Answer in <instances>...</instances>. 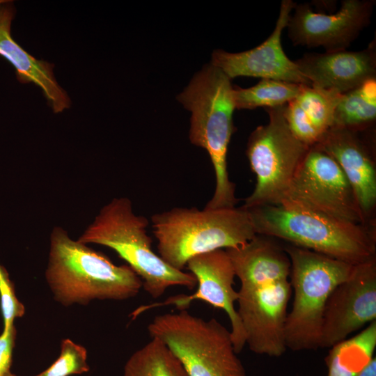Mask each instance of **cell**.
<instances>
[{"instance_id": "1", "label": "cell", "mask_w": 376, "mask_h": 376, "mask_svg": "<svg viewBox=\"0 0 376 376\" xmlns=\"http://www.w3.org/2000/svg\"><path fill=\"white\" fill-rule=\"evenodd\" d=\"M45 275L54 299L63 306H85L95 299L125 300L142 288L141 279L127 265L113 264L60 226L50 234Z\"/></svg>"}, {"instance_id": "2", "label": "cell", "mask_w": 376, "mask_h": 376, "mask_svg": "<svg viewBox=\"0 0 376 376\" xmlns=\"http://www.w3.org/2000/svg\"><path fill=\"white\" fill-rule=\"evenodd\" d=\"M177 100L191 113V143L206 150L214 167L215 189L205 207H235V186L227 169L235 109L231 79L219 68L207 64L194 75Z\"/></svg>"}, {"instance_id": "3", "label": "cell", "mask_w": 376, "mask_h": 376, "mask_svg": "<svg viewBox=\"0 0 376 376\" xmlns=\"http://www.w3.org/2000/svg\"><path fill=\"white\" fill-rule=\"evenodd\" d=\"M246 210L257 235L280 238L354 265L375 257V233L368 225L288 203Z\"/></svg>"}, {"instance_id": "4", "label": "cell", "mask_w": 376, "mask_h": 376, "mask_svg": "<svg viewBox=\"0 0 376 376\" xmlns=\"http://www.w3.org/2000/svg\"><path fill=\"white\" fill-rule=\"evenodd\" d=\"M159 256L182 270L194 256L242 246L257 235L249 212L241 207H175L153 214Z\"/></svg>"}, {"instance_id": "5", "label": "cell", "mask_w": 376, "mask_h": 376, "mask_svg": "<svg viewBox=\"0 0 376 376\" xmlns=\"http://www.w3.org/2000/svg\"><path fill=\"white\" fill-rule=\"evenodd\" d=\"M148 226L145 217L134 212L129 198H114L102 207L77 240L116 251L140 277L142 287L154 299L171 286L193 290L197 282L192 274L172 267L152 251Z\"/></svg>"}, {"instance_id": "6", "label": "cell", "mask_w": 376, "mask_h": 376, "mask_svg": "<svg viewBox=\"0 0 376 376\" xmlns=\"http://www.w3.org/2000/svg\"><path fill=\"white\" fill-rule=\"evenodd\" d=\"M284 251L291 264L290 285L294 290L285 325L286 347L294 352L315 350L320 347L327 299L350 276L354 265L292 244Z\"/></svg>"}, {"instance_id": "7", "label": "cell", "mask_w": 376, "mask_h": 376, "mask_svg": "<svg viewBox=\"0 0 376 376\" xmlns=\"http://www.w3.org/2000/svg\"><path fill=\"white\" fill-rule=\"evenodd\" d=\"M148 331L168 346L188 376H246L230 331L214 318L181 310L156 315Z\"/></svg>"}, {"instance_id": "8", "label": "cell", "mask_w": 376, "mask_h": 376, "mask_svg": "<svg viewBox=\"0 0 376 376\" xmlns=\"http://www.w3.org/2000/svg\"><path fill=\"white\" fill-rule=\"evenodd\" d=\"M283 106L266 109L269 121L251 134L246 156L256 176L244 208L280 205L310 147L292 133L283 114Z\"/></svg>"}, {"instance_id": "9", "label": "cell", "mask_w": 376, "mask_h": 376, "mask_svg": "<svg viewBox=\"0 0 376 376\" xmlns=\"http://www.w3.org/2000/svg\"><path fill=\"white\" fill-rule=\"evenodd\" d=\"M359 225H369L338 164L324 150L309 148L281 202Z\"/></svg>"}, {"instance_id": "10", "label": "cell", "mask_w": 376, "mask_h": 376, "mask_svg": "<svg viewBox=\"0 0 376 376\" xmlns=\"http://www.w3.org/2000/svg\"><path fill=\"white\" fill-rule=\"evenodd\" d=\"M187 268L196 279L198 288L190 295L180 294L171 296L163 301L141 306L133 313L134 317L150 309L174 306L179 311L187 310L191 302L201 300L224 310L231 326L230 336L235 351L240 353L246 345L244 331L235 308L238 292L233 288L235 274L230 259L224 249L204 253L190 258Z\"/></svg>"}, {"instance_id": "11", "label": "cell", "mask_w": 376, "mask_h": 376, "mask_svg": "<svg viewBox=\"0 0 376 376\" xmlns=\"http://www.w3.org/2000/svg\"><path fill=\"white\" fill-rule=\"evenodd\" d=\"M376 320V257L355 265L325 305L320 347H331Z\"/></svg>"}, {"instance_id": "12", "label": "cell", "mask_w": 376, "mask_h": 376, "mask_svg": "<svg viewBox=\"0 0 376 376\" xmlns=\"http://www.w3.org/2000/svg\"><path fill=\"white\" fill-rule=\"evenodd\" d=\"M288 280L251 289H240L237 314L246 345L258 354L279 357L286 351L285 325L292 293Z\"/></svg>"}, {"instance_id": "13", "label": "cell", "mask_w": 376, "mask_h": 376, "mask_svg": "<svg viewBox=\"0 0 376 376\" xmlns=\"http://www.w3.org/2000/svg\"><path fill=\"white\" fill-rule=\"evenodd\" d=\"M374 0H343L333 14L315 13L308 3H296L287 28L294 45L323 47L326 52L346 50L368 26Z\"/></svg>"}, {"instance_id": "14", "label": "cell", "mask_w": 376, "mask_h": 376, "mask_svg": "<svg viewBox=\"0 0 376 376\" xmlns=\"http://www.w3.org/2000/svg\"><path fill=\"white\" fill-rule=\"evenodd\" d=\"M295 5L292 0L281 1L275 28L260 45L237 53L215 49L212 54L211 64L221 70L230 79L252 77L311 85L295 61L287 56L281 45L283 30L287 26Z\"/></svg>"}, {"instance_id": "15", "label": "cell", "mask_w": 376, "mask_h": 376, "mask_svg": "<svg viewBox=\"0 0 376 376\" xmlns=\"http://www.w3.org/2000/svg\"><path fill=\"white\" fill-rule=\"evenodd\" d=\"M311 85L343 94L376 77V46L360 51L306 53L295 61Z\"/></svg>"}, {"instance_id": "16", "label": "cell", "mask_w": 376, "mask_h": 376, "mask_svg": "<svg viewBox=\"0 0 376 376\" xmlns=\"http://www.w3.org/2000/svg\"><path fill=\"white\" fill-rule=\"evenodd\" d=\"M357 132L333 126L315 145L338 164L368 220L376 205V171L368 147Z\"/></svg>"}, {"instance_id": "17", "label": "cell", "mask_w": 376, "mask_h": 376, "mask_svg": "<svg viewBox=\"0 0 376 376\" xmlns=\"http://www.w3.org/2000/svg\"><path fill=\"white\" fill-rule=\"evenodd\" d=\"M8 2L0 4V55L14 67L19 81L40 88L54 113L69 109L70 99L54 77V64L32 56L13 39L10 28L15 10Z\"/></svg>"}, {"instance_id": "18", "label": "cell", "mask_w": 376, "mask_h": 376, "mask_svg": "<svg viewBox=\"0 0 376 376\" xmlns=\"http://www.w3.org/2000/svg\"><path fill=\"white\" fill-rule=\"evenodd\" d=\"M240 289H251L288 280L291 264L285 251L257 235L245 244L225 249Z\"/></svg>"}, {"instance_id": "19", "label": "cell", "mask_w": 376, "mask_h": 376, "mask_svg": "<svg viewBox=\"0 0 376 376\" xmlns=\"http://www.w3.org/2000/svg\"><path fill=\"white\" fill-rule=\"evenodd\" d=\"M341 93L302 85L296 98L283 107V116L292 133L308 147L317 144L333 126L335 109Z\"/></svg>"}, {"instance_id": "20", "label": "cell", "mask_w": 376, "mask_h": 376, "mask_svg": "<svg viewBox=\"0 0 376 376\" xmlns=\"http://www.w3.org/2000/svg\"><path fill=\"white\" fill-rule=\"evenodd\" d=\"M376 320L360 333L331 346L325 357L327 376H358L375 357Z\"/></svg>"}, {"instance_id": "21", "label": "cell", "mask_w": 376, "mask_h": 376, "mask_svg": "<svg viewBox=\"0 0 376 376\" xmlns=\"http://www.w3.org/2000/svg\"><path fill=\"white\" fill-rule=\"evenodd\" d=\"M375 118L376 77L341 95L333 126L359 132L373 125Z\"/></svg>"}, {"instance_id": "22", "label": "cell", "mask_w": 376, "mask_h": 376, "mask_svg": "<svg viewBox=\"0 0 376 376\" xmlns=\"http://www.w3.org/2000/svg\"><path fill=\"white\" fill-rule=\"evenodd\" d=\"M123 376H188L180 360L157 338L135 351L124 366Z\"/></svg>"}, {"instance_id": "23", "label": "cell", "mask_w": 376, "mask_h": 376, "mask_svg": "<svg viewBox=\"0 0 376 376\" xmlns=\"http://www.w3.org/2000/svg\"><path fill=\"white\" fill-rule=\"evenodd\" d=\"M302 85L262 79L257 84L246 88L233 86L235 109H253L260 107L268 109L283 106L297 97Z\"/></svg>"}, {"instance_id": "24", "label": "cell", "mask_w": 376, "mask_h": 376, "mask_svg": "<svg viewBox=\"0 0 376 376\" xmlns=\"http://www.w3.org/2000/svg\"><path fill=\"white\" fill-rule=\"evenodd\" d=\"M86 349L69 338L62 340L58 357L47 369L35 376H70L88 373Z\"/></svg>"}, {"instance_id": "25", "label": "cell", "mask_w": 376, "mask_h": 376, "mask_svg": "<svg viewBox=\"0 0 376 376\" xmlns=\"http://www.w3.org/2000/svg\"><path fill=\"white\" fill-rule=\"evenodd\" d=\"M0 308L3 318V331L15 327L16 318L25 313L24 305L17 299L13 282L5 267L0 263Z\"/></svg>"}, {"instance_id": "26", "label": "cell", "mask_w": 376, "mask_h": 376, "mask_svg": "<svg viewBox=\"0 0 376 376\" xmlns=\"http://www.w3.org/2000/svg\"><path fill=\"white\" fill-rule=\"evenodd\" d=\"M16 335L15 327L0 334V376L10 370Z\"/></svg>"}, {"instance_id": "27", "label": "cell", "mask_w": 376, "mask_h": 376, "mask_svg": "<svg viewBox=\"0 0 376 376\" xmlns=\"http://www.w3.org/2000/svg\"><path fill=\"white\" fill-rule=\"evenodd\" d=\"M358 376H376L375 357Z\"/></svg>"}, {"instance_id": "28", "label": "cell", "mask_w": 376, "mask_h": 376, "mask_svg": "<svg viewBox=\"0 0 376 376\" xmlns=\"http://www.w3.org/2000/svg\"><path fill=\"white\" fill-rule=\"evenodd\" d=\"M3 376H17V375H15L10 370H9Z\"/></svg>"}, {"instance_id": "29", "label": "cell", "mask_w": 376, "mask_h": 376, "mask_svg": "<svg viewBox=\"0 0 376 376\" xmlns=\"http://www.w3.org/2000/svg\"><path fill=\"white\" fill-rule=\"evenodd\" d=\"M6 1H4V0H0V4L4 3V2H6Z\"/></svg>"}]
</instances>
